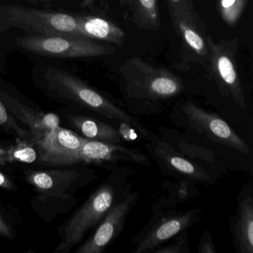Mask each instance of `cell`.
I'll return each instance as SVG.
<instances>
[{
    "instance_id": "obj_1",
    "label": "cell",
    "mask_w": 253,
    "mask_h": 253,
    "mask_svg": "<svg viewBox=\"0 0 253 253\" xmlns=\"http://www.w3.org/2000/svg\"><path fill=\"white\" fill-rule=\"evenodd\" d=\"M121 87L132 115L160 113L164 104L184 89L183 81L171 72L158 69L138 57L128 60L121 68Z\"/></svg>"
},
{
    "instance_id": "obj_2",
    "label": "cell",
    "mask_w": 253,
    "mask_h": 253,
    "mask_svg": "<svg viewBox=\"0 0 253 253\" xmlns=\"http://www.w3.org/2000/svg\"><path fill=\"white\" fill-rule=\"evenodd\" d=\"M45 81L48 89L59 98L94 112L112 121L114 124L126 123L134 127L142 137L149 142L159 139L135 117L130 115L69 72L51 68L45 73Z\"/></svg>"
},
{
    "instance_id": "obj_3",
    "label": "cell",
    "mask_w": 253,
    "mask_h": 253,
    "mask_svg": "<svg viewBox=\"0 0 253 253\" xmlns=\"http://www.w3.org/2000/svg\"><path fill=\"white\" fill-rule=\"evenodd\" d=\"M128 174L112 172L69 219L61 242L54 253H66L79 244L87 232L97 226L111 207L131 191Z\"/></svg>"
},
{
    "instance_id": "obj_4",
    "label": "cell",
    "mask_w": 253,
    "mask_h": 253,
    "mask_svg": "<svg viewBox=\"0 0 253 253\" xmlns=\"http://www.w3.org/2000/svg\"><path fill=\"white\" fill-rule=\"evenodd\" d=\"M0 28L2 30L11 28L22 29L31 36L81 37L75 16L17 5L0 6Z\"/></svg>"
},
{
    "instance_id": "obj_5",
    "label": "cell",
    "mask_w": 253,
    "mask_h": 253,
    "mask_svg": "<svg viewBox=\"0 0 253 253\" xmlns=\"http://www.w3.org/2000/svg\"><path fill=\"white\" fill-rule=\"evenodd\" d=\"M152 218L146 226L131 238L134 246L130 253H153L172 238L187 231L201 218L200 210L186 211L169 210L152 211Z\"/></svg>"
},
{
    "instance_id": "obj_6",
    "label": "cell",
    "mask_w": 253,
    "mask_h": 253,
    "mask_svg": "<svg viewBox=\"0 0 253 253\" xmlns=\"http://www.w3.org/2000/svg\"><path fill=\"white\" fill-rule=\"evenodd\" d=\"M17 45L29 52L46 57L80 58L111 55L115 48L94 40L67 35L23 36L15 38Z\"/></svg>"
},
{
    "instance_id": "obj_7",
    "label": "cell",
    "mask_w": 253,
    "mask_h": 253,
    "mask_svg": "<svg viewBox=\"0 0 253 253\" xmlns=\"http://www.w3.org/2000/svg\"><path fill=\"white\" fill-rule=\"evenodd\" d=\"M183 122L188 128L206 138L244 154L250 153L248 145L217 114L186 102L181 106Z\"/></svg>"
},
{
    "instance_id": "obj_8",
    "label": "cell",
    "mask_w": 253,
    "mask_h": 253,
    "mask_svg": "<svg viewBox=\"0 0 253 253\" xmlns=\"http://www.w3.org/2000/svg\"><path fill=\"white\" fill-rule=\"evenodd\" d=\"M38 149L39 164L48 167H65L81 163L83 137L59 126L49 132L32 137Z\"/></svg>"
},
{
    "instance_id": "obj_9",
    "label": "cell",
    "mask_w": 253,
    "mask_h": 253,
    "mask_svg": "<svg viewBox=\"0 0 253 253\" xmlns=\"http://www.w3.org/2000/svg\"><path fill=\"white\" fill-rule=\"evenodd\" d=\"M207 42L210 51L208 61L219 87L223 90L224 94L230 96L241 109H245V95L238 77L235 60L237 39L230 42H216L211 37L208 36Z\"/></svg>"
},
{
    "instance_id": "obj_10",
    "label": "cell",
    "mask_w": 253,
    "mask_h": 253,
    "mask_svg": "<svg viewBox=\"0 0 253 253\" xmlns=\"http://www.w3.org/2000/svg\"><path fill=\"white\" fill-rule=\"evenodd\" d=\"M139 196L137 191H130L115 203L97 224L92 235L76 250V253H104L121 235L128 214L138 201Z\"/></svg>"
},
{
    "instance_id": "obj_11",
    "label": "cell",
    "mask_w": 253,
    "mask_h": 253,
    "mask_svg": "<svg viewBox=\"0 0 253 253\" xmlns=\"http://www.w3.org/2000/svg\"><path fill=\"white\" fill-rule=\"evenodd\" d=\"M81 163L101 166L112 172L130 175L134 171L117 167L121 162L138 164L152 168L150 159L137 149H129L121 144L88 140L83 137L81 152Z\"/></svg>"
},
{
    "instance_id": "obj_12",
    "label": "cell",
    "mask_w": 253,
    "mask_h": 253,
    "mask_svg": "<svg viewBox=\"0 0 253 253\" xmlns=\"http://www.w3.org/2000/svg\"><path fill=\"white\" fill-rule=\"evenodd\" d=\"M146 149L159 166L164 174L177 177V180H187L193 183L212 184L215 181L212 176L202 167L176 152L172 146L158 139L146 144Z\"/></svg>"
},
{
    "instance_id": "obj_13",
    "label": "cell",
    "mask_w": 253,
    "mask_h": 253,
    "mask_svg": "<svg viewBox=\"0 0 253 253\" xmlns=\"http://www.w3.org/2000/svg\"><path fill=\"white\" fill-rule=\"evenodd\" d=\"M82 174L77 169H51L26 173V180L42 198L66 196V191L81 181Z\"/></svg>"
},
{
    "instance_id": "obj_14",
    "label": "cell",
    "mask_w": 253,
    "mask_h": 253,
    "mask_svg": "<svg viewBox=\"0 0 253 253\" xmlns=\"http://www.w3.org/2000/svg\"><path fill=\"white\" fill-rule=\"evenodd\" d=\"M231 234L238 253H253V198L244 188L240 194L236 214L231 217Z\"/></svg>"
},
{
    "instance_id": "obj_15",
    "label": "cell",
    "mask_w": 253,
    "mask_h": 253,
    "mask_svg": "<svg viewBox=\"0 0 253 253\" xmlns=\"http://www.w3.org/2000/svg\"><path fill=\"white\" fill-rule=\"evenodd\" d=\"M0 99L8 112L29 127L32 137L52 131L60 126V118L54 113L35 110L0 90Z\"/></svg>"
},
{
    "instance_id": "obj_16",
    "label": "cell",
    "mask_w": 253,
    "mask_h": 253,
    "mask_svg": "<svg viewBox=\"0 0 253 253\" xmlns=\"http://www.w3.org/2000/svg\"><path fill=\"white\" fill-rule=\"evenodd\" d=\"M66 118L70 126L84 138L115 144L123 143L118 128L112 124L87 115H67Z\"/></svg>"
},
{
    "instance_id": "obj_17",
    "label": "cell",
    "mask_w": 253,
    "mask_h": 253,
    "mask_svg": "<svg viewBox=\"0 0 253 253\" xmlns=\"http://www.w3.org/2000/svg\"><path fill=\"white\" fill-rule=\"evenodd\" d=\"M171 17L177 35L198 56L208 60L210 51L207 37L203 35L200 20L195 12L173 14Z\"/></svg>"
},
{
    "instance_id": "obj_18",
    "label": "cell",
    "mask_w": 253,
    "mask_h": 253,
    "mask_svg": "<svg viewBox=\"0 0 253 253\" xmlns=\"http://www.w3.org/2000/svg\"><path fill=\"white\" fill-rule=\"evenodd\" d=\"M78 32L83 38L114 43L123 46L125 34L117 25L106 19L94 16L77 17Z\"/></svg>"
},
{
    "instance_id": "obj_19",
    "label": "cell",
    "mask_w": 253,
    "mask_h": 253,
    "mask_svg": "<svg viewBox=\"0 0 253 253\" xmlns=\"http://www.w3.org/2000/svg\"><path fill=\"white\" fill-rule=\"evenodd\" d=\"M130 20L145 31H158L161 27L158 0H118Z\"/></svg>"
},
{
    "instance_id": "obj_20",
    "label": "cell",
    "mask_w": 253,
    "mask_h": 253,
    "mask_svg": "<svg viewBox=\"0 0 253 253\" xmlns=\"http://www.w3.org/2000/svg\"><path fill=\"white\" fill-rule=\"evenodd\" d=\"M177 180V183L166 186L169 194L167 196L161 197L154 204L152 211L173 209L177 204L185 202L198 195L195 183L187 180Z\"/></svg>"
},
{
    "instance_id": "obj_21",
    "label": "cell",
    "mask_w": 253,
    "mask_h": 253,
    "mask_svg": "<svg viewBox=\"0 0 253 253\" xmlns=\"http://www.w3.org/2000/svg\"><path fill=\"white\" fill-rule=\"evenodd\" d=\"M33 146V144L18 138L14 144L0 147V165L15 163L32 164L38 160V152Z\"/></svg>"
},
{
    "instance_id": "obj_22",
    "label": "cell",
    "mask_w": 253,
    "mask_h": 253,
    "mask_svg": "<svg viewBox=\"0 0 253 253\" xmlns=\"http://www.w3.org/2000/svg\"><path fill=\"white\" fill-rule=\"evenodd\" d=\"M248 0H218L217 9L223 21L229 26L237 24Z\"/></svg>"
},
{
    "instance_id": "obj_23",
    "label": "cell",
    "mask_w": 253,
    "mask_h": 253,
    "mask_svg": "<svg viewBox=\"0 0 253 253\" xmlns=\"http://www.w3.org/2000/svg\"><path fill=\"white\" fill-rule=\"evenodd\" d=\"M174 240L167 246H161L153 253H188L189 252L188 230L184 231L174 237Z\"/></svg>"
},
{
    "instance_id": "obj_24",
    "label": "cell",
    "mask_w": 253,
    "mask_h": 253,
    "mask_svg": "<svg viewBox=\"0 0 253 253\" xmlns=\"http://www.w3.org/2000/svg\"><path fill=\"white\" fill-rule=\"evenodd\" d=\"M0 126L4 127L7 129L14 130L20 137L29 134L26 130L21 129L20 127L17 126V124L14 122V120L11 118L8 114V109L2 103L1 99H0Z\"/></svg>"
},
{
    "instance_id": "obj_25",
    "label": "cell",
    "mask_w": 253,
    "mask_h": 253,
    "mask_svg": "<svg viewBox=\"0 0 253 253\" xmlns=\"http://www.w3.org/2000/svg\"><path fill=\"white\" fill-rule=\"evenodd\" d=\"M167 2L169 8L170 15L195 12L192 0H167Z\"/></svg>"
},
{
    "instance_id": "obj_26",
    "label": "cell",
    "mask_w": 253,
    "mask_h": 253,
    "mask_svg": "<svg viewBox=\"0 0 253 253\" xmlns=\"http://www.w3.org/2000/svg\"><path fill=\"white\" fill-rule=\"evenodd\" d=\"M116 124L118 125L117 128L119 131L123 142L135 141L139 137H141L140 134L137 132V130L129 124L124 122H120Z\"/></svg>"
},
{
    "instance_id": "obj_27",
    "label": "cell",
    "mask_w": 253,
    "mask_h": 253,
    "mask_svg": "<svg viewBox=\"0 0 253 253\" xmlns=\"http://www.w3.org/2000/svg\"><path fill=\"white\" fill-rule=\"evenodd\" d=\"M215 247L211 233L207 229H204L200 239L198 253H216Z\"/></svg>"
},
{
    "instance_id": "obj_28",
    "label": "cell",
    "mask_w": 253,
    "mask_h": 253,
    "mask_svg": "<svg viewBox=\"0 0 253 253\" xmlns=\"http://www.w3.org/2000/svg\"><path fill=\"white\" fill-rule=\"evenodd\" d=\"M0 235L12 239L14 237V231L0 212Z\"/></svg>"
},
{
    "instance_id": "obj_29",
    "label": "cell",
    "mask_w": 253,
    "mask_h": 253,
    "mask_svg": "<svg viewBox=\"0 0 253 253\" xmlns=\"http://www.w3.org/2000/svg\"><path fill=\"white\" fill-rule=\"evenodd\" d=\"M0 188L7 189V190H14L16 189L15 185L10 180L9 177L4 174L2 171H0Z\"/></svg>"
},
{
    "instance_id": "obj_30",
    "label": "cell",
    "mask_w": 253,
    "mask_h": 253,
    "mask_svg": "<svg viewBox=\"0 0 253 253\" xmlns=\"http://www.w3.org/2000/svg\"><path fill=\"white\" fill-rule=\"evenodd\" d=\"M95 2L96 0H81V7L83 8H91Z\"/></svg>"
},
{
    "instance_id": "obj_31",
    "label": "cell",
    "mask_w": 253,
    "mask_h": 253,
    "mask_svg": "<svg viewBox=\"0 0 253 253\" xmlns=\"http://www.w3.org/2000/svg\"><path fill=\"white\" fill-rule=\"evenodd\" d=\"M29 1L34 2H51L52 0H29Z\"/></svg>"
},
{
    "instance_id": "obj_32",
    "label": "cell",
    "mask_w": 253,
    "mask_h": 253,
    "mask_svg": "<svg viewBox=\"0 0 253 253\" xmlns=\"http://www.w3.org/2000/svg\"><path fill=\"white\" fill-rule=\"evenodd\" d=\"M2 29H1V28H0V33H1V32H2Z\"/></svg>"
}]
</instances>
